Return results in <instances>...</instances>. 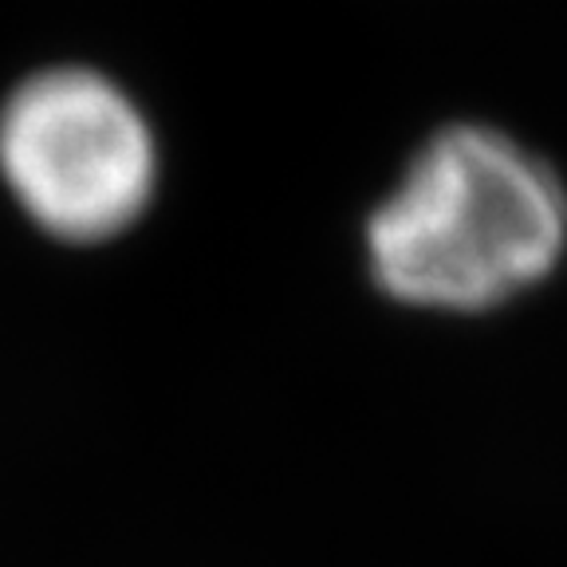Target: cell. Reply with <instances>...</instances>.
<instances>
[{
	"label": "cell",
	"mask_w": 567,
	"mask_h": 567,
	"mask_svg": "<svg viewBox=\"0 0 567 567\" xmlns=\"http://www.w3.org/2000/svg\"><path fill=\"white\" fill-rule=\"evenodd\" d=\"M567 252V189L513 134L453 123L414 151L363 225L374 288L402 308L477 316L544 284Z\"/></svg>",
	"instance_id": "obj_1"
},
{
	"label": "cell",
	"mask_w": 567,
	"mask_h": 567,
	"mask_svg": "<svg viewBox=\"0 0 567 567\" xmlns=\"http://www.w3.org/2000/svg\"><path fill=\"white\" fill-rule=\"evenodd\" d=\"M158 166L146 111L95 68H40L0 103V177L28 221L55 240L123 237L151 209Z\"/></svg>",
	"instance_id": "obj_2"
}]
</instances>
